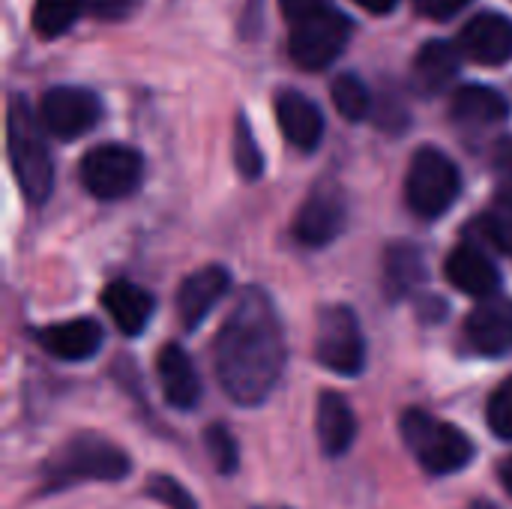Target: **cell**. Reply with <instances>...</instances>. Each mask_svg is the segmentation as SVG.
Here are the masks:
<instances>
[{"label": "cell", "instance_id": "cell-10", "mask_svg": "<svg viewBox=\"0 0 512 509\" xmlns=\"http://www.w3.org/2000/svg\"><path fill=\"white\" fill-rule=\"evenodd\" d=\"M345 219H348V207L339 189L333 186H318L303 207L297 210L294 219V237L303 246L321 249L327 243H333L342 231H345Z\"/></svg>", "mask_w": 512, "mask_h": 509}, {"label": "cell", "instance_id": "cell-5", "mask_svg": "<svg viewBox=\"0 0 512 509\" xmlns=\"http://www.w3.org/2000/svg\"><path fill=\"white\" fill-rule=\"evenodd\" d=\"M459 192H462V174L456 162L438 147H420L405 177L408 207L423 219H435L456 204Z\"/></svg>", "mask_w": 512, "mask_h": 509}, {"label": "cell", "instance_id": "cell-14", "mask_svg": "<svg viewBox=\"0 0 512 509\" xmlns=\"http://www.w3.org/2000/svg\"><path fill=\"white\" fill-rule=\"evenodd\" d=\"M156 375L162 396L177 411H192L201 402V378L195 372V363L180 345H165L156 357Z\"/></svg>", "mask_w": 512, "mask_h": 509}, {"label": "cell", "instance_id": "cell-15", "mask_svg": "<svg viewBox=\"0 0 512 509\" xmlns=\"http://www.w3.org/2000/svg\"><path fill=\"white\" fill-rule=\"evenodd\" d=\"M36 342L57 360L81 363L102 348V327L93 318H75V321L42 327L36 333Z\"/></svg>", "mask_w": 512, "mask_h": 509}, {"label": "cell", "instance_id": "cell-19", "mask_svg": "<svg viewBox=\"0 0 512 509\" xmlns=\"http://www.w3.org/2000/svg\"><path fill=\"white\" fill-rule=\"evenodd\" d=\"M357 438V417L345 396L321 393L318 399V441L327 456H345Z\"/></svg>", "mask_w": 512, "mask_h": 509}, {"label": "cell", "instance_id": "cell-4", "mask_svg": "<svg viewBox=\"0 0 512 509\" xmlns=\"http://www.w3.org/2000/svg\"><path fill=\"white\" fill-rule=\"evenodd\" d=\"M399 429H402V441L408 444L414 459L429 474H438V477L456 474L465 465H471V459H474V444L462 429H456L420 408L405 411Z\"/></svg>", "mask_w": 512, "mask_h": 509}, {"label": "cell", "instance_id": "cell-25", "mask_svg": "<svg viewBox=\"0 0 512 509\" xmlns=\"http://www.w3.org/2000/svg\"><path fill=\"white\" fill-rule=\"evenodd\" d=\"M480 228L504 255H512V195L501 192L486 207V213L480 216Z\"/></svg>", "mask_w": 512, "mask_h": 509}, {"label": "cell", "instance_id": "cell-34", "mask_svg": "<svg viewBox=\"0 0 512 509\" xmlns=\"http://www.w3.org/2000/svg\"><path fill=\"white\" fill-rule=\"evenodd\" d=\"M354 3H360L363 9H369V12H375V15H387V12L396 9L399 0H354Z\"/></svg>", "mask_w": 512, "mask_h": 509}, {"label": "cell", "instance_id": "cell-2", "mask_svg": "<svg viewBox=\"0 0 512 509\" xmlns=\"http://www.w3.org/2000/svg\"><path fill=\"white\" fill-rule=\"evenodd\" d=\"M42 129V120H36L24 96H12L6 108V147L15 180L30 204L48 201L54 189V162L45 147Z\"/></svg>", "mask_w": 512, "mask_h": 509}, {"label": "cell", "instance_id": "cell-21", "mask_svg": "<svg viewBox=\"0 0 512 509\" xmlns=\"http://www.w3.org/2000/svg\"><path fill=\"white\" fill-rule=\"evenodd\" d=\"M507 114H510V102L495 87L465 84L453 96V117L459 123H468V126H492V123L507 120Z\"/></svg>", "mask_w": 512, "mask_h": 509}, {"label": "cell", "instance_id": "cell-29", "mask_svg": "<svg viewBox=\"0 0 512 509\" xmlns=\"http://www.w3.org/2000/svg\"><path fill=\"white\" fill-rule=\"evenodd\" d=\"M147 495L168 509H198L195 498H192L177 480H171V477H165V474H153V477L147 480Z\"/></svg>", "mask_w": 512, "mask_h": 509}, {"label": "cell", "instance_id": "cell-13", "mask_svg": "<svg viewBox=\"0 0 512 509\" xmlns=\"http://www.w3.org/2000/svg\"><path fill=\"white\" fill-rule=\"evenodd\" d=\"M465 336L483 357L512 354V300L480 303L465 321Z\"/></svg>", "mask_w": 512, "mask_h": 509}, {"label": "cell", "instance_id": "cell-6", "mask_svg": "<svg viewBox=\"0 0 512 509\" xmlns=\"http://www.w3.org/2000/svg\"><path fill=\"white\" fill-rule=\"evenodd\" d=\"M315 357L324 369L342 378H357L366 369V339L357 315L348 306L321 309L315 330Z\"/></svg>", "mask_w": 512, "mask_h": 509}, {"label": "cell", "instance_id": "cell-35", "mask_svg": "<svg viewBox=\"0 0 512 509\" xmlns=\"http://www.w3.org/2000/svg\"><path fill=\"white\" fill-rule=\"evenodd\" d=\"M501 483H504V489L512 495V459H507V462L501 465Z\"/></svg>", "mask_w": 512, "mask_h": 509}, {"label": "cell", "instance_id": "cell-27", "mask_svg": "<svg viewBox=\"0 0 512 509\" xmlns=\"http://www.w3.org/2000/svg\"><path fill=\"white\" fill-rule=\"evenodd\" d=\"M204 444H207V453H210V459H213V465H216V471L219 474H234L237 471V465H240V450H237V441H234V435L225 429V426H210L207 432H204Z\"/></svg>", "mask_w": 512, "mask_h": 509}, {"label": "cell", "instance_id": "cell-31", "mask_svg": "<svg viewBox=\"0 0 512 509\" xmlns=\"http://www.w3.org/2000/svg\"><path fill=\"white\" fill-rule=\"evenodd\" d=\"M84 3L96 18H105V21H120L135 9V0H84Z\"/></svg>", "mask_w": 512, "mask_h": 509}, {"label": "cell", "instance_id": "cell-11", "mask_svg": "<svg viewBox=\"0 0 512 509\" xmlns=\"http://www.w3.org/2000/svg\"><path fill=\"white\" fill-rule=\"evenodd\" d=\"M459 51L483 66H501L512 60V21L498 12L474 15L459 36Z\"/></svg>", "mask_w": 512, "mask_h": 509}, {"label": "cell", "instance_id": "cell-20", "mask_svg": "<svg viewBox=\"0 0 512 509\" xmlns=\"http://www.w3.org/2000/svg\"><path fill=\"white\" fill-rule=\"evenodd\" d=\"M456 75H459V51H456V45H450L444 39H432L417 51V57H414V81L420 84V90L441 93L456 81Z\"/></svg>", "mask_w": 512, "mask_h": 509}, {"label": "cell", "instance_id": "cell-1", "mask_svg": "<svg viewBox=\"0 0 512 509\" xmlns=\"http://www.w3.org/2000/svg\"><path fill=\"white\" fill-rule=\"evenodd\" d=\"M216 375L243 408L261 405L285 369V333L267 291L246 288L216 336Z\"/></svg>", "mask_w": 512, "mask_h": 509}, {"label": "cell", "instance_id": "cell-30", "mask_svg": "<svg viewBox=\"0 0 512 509\" xmlns=\"http://www.w3.org/2000/svg\"><path fill=\"white\" fill-rule=\"evenodd\" d=\"M492 174L504 195H512V135L501 138L492 150Z\"/></svg>", "mask_w": 512, "mask_h": 509}, {"label": "cell", "instance_id": "cell-18", "mask_svg": "<svg viewBox=\"0 0 512 509\" xmlns=\"http://www.w3.org/2000/svg\"><path fill=\"white\" fill-rule=\"evenodd\" d=\"M102 306H105V312L111 315L114 327L123 336H138V333L147 330V324L153 318V309H156V300L141 285L126 282V279H117V282L105 285Z\"/></svg>", "mask_w": 512, "mask_h": 509}, {"label": "cell", "instance_id": "cell-24", "mask_svg": "<svg viewBox=\"0 0 512 509\" xmlns=\"http://www.w3.org/2000/svg\"><path fill=\"white\" fill-rule=\"evenodd\" d=\"M330 96L345 120H363L372 111V93L354 72L336 75V81L330 84Z\"/></svg>", "mask_w": 512, "mask_h": 509}, {"label": "cell", "instance_id": "cell-33", "mask_svg": "<svg viewBox=\"0 0 512 509\" xmlns=\"http://www.w3.org/2000/svg\"><path fill=\"white\" fill-rule=\"evenodd\" d=\"M330 6H333V0H282V12H285V18H291V24L303 21L315 12H324Z\"/></svg>", "mask_w": 512, "mask_h": 509}, {"label": "cell", "instance_id": "cell-3", "mask_svg": "<svg viewBox=\"0 0 512 509\" xmlns=\"http://www.w3.org/2000/svg\"><path fill=\"white\" fill-rule=\"evenodd\" d=\"M129 456L99 435L72 438L54 459L45 462V492H63L78 483H114L129 477Z\"/></svg>", "mask_w": 512, "mask_h": 509}, {"label": "cell", "instance_id": "cell-23", "mask_svg": "<svg viewBox=\"0 0 512 509\" xmlns=\"http://www.w3.org/2000/svg\"><path fill=\"white\" fill-rule=\"evenodd\" d=\"M81 9H87L84 0H36L33 3V27L39 36L54 39L75 24Z\"/></svg>", "mask_w": 512, "mask_h": 509}, {"label": "cell", "instance_id": "cell-8", "mask_svg": "<svg viewBox=\"0 0 512 509\" xmlns=\"http://www.w3.org/2000/svg\"><path fill=\"white\" fill-rule=\"evenodd\" d=\"M351 33H354V21L330 6L303 21H294L288 51L294 63L303 69H327L345 51Z\"/></svg>", "mask_w": 512, "mask_h": 509}, {"label": "cell", "instance_id": "cell-12", "mask_svg": "<svg viewBox=\"0 0 512 509\" xmlns=\"http://www.w3.org/2000/svg\"><path fill=\"white\" fill-rule=\"evenodd\" d=\"M231 288V273L219 264H210L192 276H186L177 288V318L183 330H195L213 306L228 294Z\"/></svg>", "mask_w": 512, "mask_h": 509}, {"label": "cell", "instance_id": "cell-7", "mask_svg": "<svg viewBox=\"0 0 512 509\" xmlns=\"http://www.w3.org/2000/svg\"><path fill=\"white\" fill-rule=\"evenodd\" d=\"M81 186L99 201H117L138 189L144 177V159L126 144H99L84 153L78 165Z\"/></svg>", "mask_w": 512, "mask_h": 509}, {"label": "cell", "instance_id": "cell-36", "mask_svg": "<svg viewBox=\"0 0 512 509\" xmlns=\"http://www.w3.org/2000/svg\"><path fill=\"white\" fill-rule=\"evenodd\" d=\"M471 509H495V507H492V504H483V501H480V504H474Z\"/></svg>", "mask_w": 512, "mask_h": 509}, {"label": "cell", "instance_id": "cell-9", "mask_svg": "<svg viewBox=\"0 0 512 509\" xmlns=\"http://www.w3.org/2000/svg\"><path fill=\"white\" fill-rule=\"evenodd\" d=\"M39 120L54 138L72 141V138H81L84 132H90L102 120V99L87 87L60 84L42 96Z\"/></svg>", "mask_w": 512, "mask_h": 509}, {"label": "cell", "instance_id": "cell-32", "mask_svg": "<svg viewBox=\"0 0 512 509\" xmlns=\"http://www.w3.org/2000/svg\"><path fill=\"white\" fill-rule=\"evenodd\" d=\"M471 0H414V6L426 15V18H453L456 12H462Z\"/></svg>", "mask_w": 512, "mask_h": 509}, {"label": "cell", "instance_id": "cell-17", "mask_svg": "<svg viewBox=\"0 0 512 509\" xmlns=\"http://www.w3.org/2000/svg\"><path fill=\"white\" fill-rule=\"evenodd\" d=\"M444 273L447 279L468 297H480V300H489L495 297V291L501 288V273L498 267L477 249V246H456L450 255H447V264H444Z\"/></svg>", "mask_w": 512, "mask_h": 509}, {"label": "cell", "instance_id": "cell-22", "mask_svg": "<svg viewBox=\"0 0 512 509\" xmlns=\"http://www.w3.org/2000/svg\"><path fill=\"white\" fill-rule=\"evenodd\" d=\"M384 276H387L390 294H408L426 276V264H423L420 249H414L408 243L393 246L384 258Z\"/></svg>", "mask_w": 512, "mask_h": 509}, {"label": "cell", "instance_id": "cell-26", "mask_svg": "<svg viewBox=\"0 0 512 509\" xmlns=\"http://www.w3.org/2000/svg\"><path fill=\"white\" fill-rule=\"evenodd\" d=\"M234 165L246 180H258L264 171V156L258 150V141L249 129L246 117H237V126H234Z\"/></svg>", "mask_w": 512, "mask_h": 509}, {"label": "cell", "instance_id": "cell-28", "mask_svg": "<svg viewBox=\"0 0 512 509\" xmlns=\"http://www.w3.org/2000/svg\"><path fill=\"white\" fill-rule=\"evenodd\" d=\"M486 420H489V429H492L498 438L512 441V378L501 381V384L495 387V393L489 396Z\"/></svg>", "mask_w": 512, "mask_h": 509}, {"label": "cell", "instance_id": "cell-16", "mask_svg": "<svg viewBox=\"0 0 512 509\" xmlns=\"http://www.w3.org/2000/svg\"><path fill=\"white\" fill-rule=\"evenodd\" d=\"M276 120L282 135L300 147V150H315L321 135H324V114L321 108L300 90H282L276 99Z\"/></svg>", "mask_w": 512, "mask_h": 509}]
</instances>
